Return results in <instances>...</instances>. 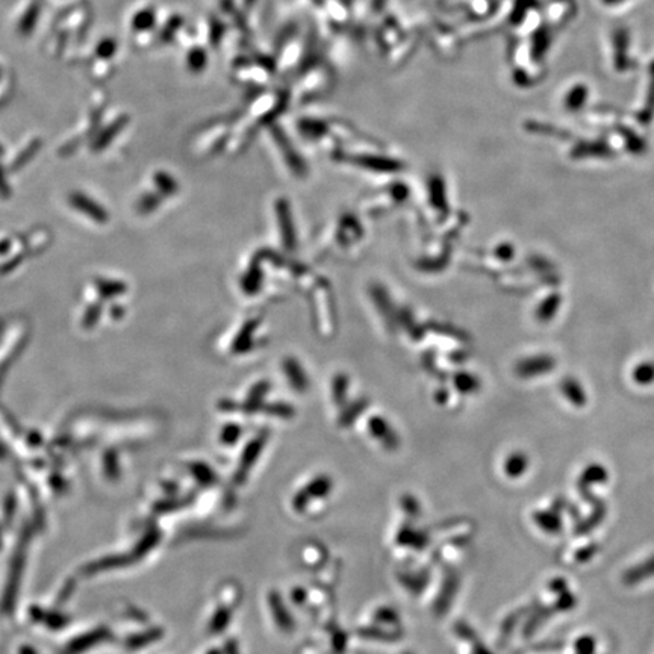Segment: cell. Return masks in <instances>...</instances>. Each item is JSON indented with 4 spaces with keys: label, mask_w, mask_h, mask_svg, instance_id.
Listing matches in <instances>:
<instances>
[{
    "label": "cell",
    "mask_w": 654,
    "mask_h": 654,
    "mask_svg": "<svg viewBox=\"0 0 654 654\" xmlns=\"http://www.w3.org/2000/svg\"><path fill=\"white\" fill-rule=\"evenodd\" d=\"M564 391L567 392V396H568L571 400H573V401H576V403H579V404H580V403H583V392L580 391V388L576 385V383H573V382H567L565 385H564Z\"/></svg>",
    "instance_id": "cell-3"
},
{
    "label": "cell",
    "mask_w": 654,
    "mask_h": 654,
    "mask_svg": "<svg viewBox=\"0 0 654 654\" xmlns=\"http://www.w3.org/2000/svg\"><path fill=\"white\" fill-rule=\"evenodd\" d=\"M557 305H559V298L553 297L548 303L544 305V308L541 310H539V315H541V318H545V320L550 318L553 314V310L557 308Z\"/></svg>",
    "instance_id": "cell-4"
},
{
    "label": "cell",
    "mask_w": 654,
    "mask_h": 654,
    "mask_svg": "<svg viewBox=\"0 0 654 654\" xmlns=\"http://www.w3.org/2000/svg\"><path fill=\"white\" fill-rule=\"evenodd\" d=\"M553 367V361L548 358H538V359H531L524 362L521 365V371L524 375H536V373H543L548 371Z\"/></svg>",
    "instance_id": "cell-1"
},
{
    "label": "cell",
    "mask_w": 654,
    "mask_h": 654,
    "mask_svg": "<svg viewBox=\"0 0 654 654\" xmlns=\"http://www.w3.org/2000/svg\"><path fill=\"white\" fill-rule=\"evenodd\" d=\"M635 379L639 383H650L654 379V367L653 365H641L635 371Z\"/></svg>",
    "instance_id": "cell-2"
}]
</instances>
